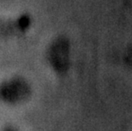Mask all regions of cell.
Listing matches in <instances>:
<instances>
[{
	"label": "cell",
	"mask_w": 132,
	"mask_h": 131,
	"mask_svg": "<svg viewBox=\"0 0 132 131\" xmlns=\"http://www.w3.org/2000/svg\"><path fill=\"white\" fill-rule=\"evenodd\" d=\"M44 60L50 70L57 77H65L72 66V43L68 36L58 34L48 43Z\"/></svg>",
	"instance_id": "obj_1"
},
{
	"label": "cell",
	"mask_w": 132,
	"mask_h": 131,
	"mask_svg": "<svg viewBox=\"0 0 132 131\" xmlns=\"http://www.w3.org/2000/svg\"><path fill=\"white\" fill-rule=\"evenodd\" d=\"M33 95L32 83L23 75L15 74L0 81V103L17 107L27 103Z\"/></svg>",
	"instance_id": "obj_2"
},
{
	"label": "cell",
	"mask_w": 132,
	"mask_h": 131,
	"mask_svg": "<svg viewBox=\"0 0 132 131\" xmlns=\"http://www.w3.org/2000/svg\"><path fill=\"white\" fill-rule=\"evenodd\" d=\"M34 17L29 12H21L0 17V40H14L27 36L34 27Z\"/></svg>",
	"instance_id": "obj_3"
},
{
	"label": "cell",
	"mask_w": 132,
	"mask_h": 131,
	"mask_svg": "<svg viewBox=\"0 0 132 131\" xmlns=\"http://www.w3.org/2000/svg\"><path fill=\"white\" fill-rule=\"evenodd\" d=\"M123 60L126 65L132 68V44L129 45L123 54Z\"/></svg>",
	"instance_id": "obj_4"
},
{
	"label": "cell",
	"mask_w": 132,
	"mask_h": 131,
	"mask_svg": "<svg viewBox=\"0 0 132 131\" xmlns=\"http://www.w3.org/2000/svg\"><path fill=\"white\" fill-rule=\"evenodd\" d=\"M0 131H21L14 124H5Z\"/></svg>",
	"instance_id": "obj_5"
}]
</instances>
